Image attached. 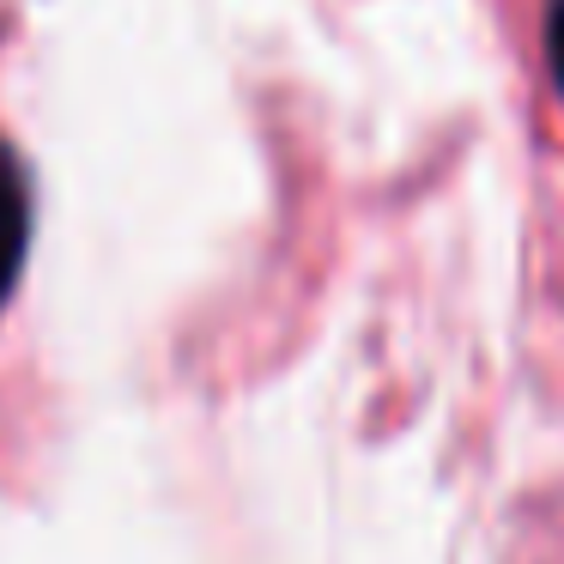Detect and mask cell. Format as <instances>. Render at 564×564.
<instances>
[{
    "instance_id": "obj_1",
    "label": "cell",
    "mask_w": 564,
    "mask_h": 564,
    "mask_svg": "<svg viewBox=\"0 0 564 564\" xmlns=\"http://www.w3.org/2000/svg\"><path fill=\"white\" fill-rule=\"evenodd\" d=\"M31 171L13 152V140L0 134V310L19 292V273L31 256Z\"/></svg>"
},
{
    "instance_id": "obj_2",
    "label": "cell",
    "mask_w": 564,
    "mask_h": 564,
    "mask_svg": "<svg viewBox=\"0 0 564 564\" xmlns=\"http://www.w3.org/2000/svg\"><path fill=\"white\" fill-rule=\"evenodd\" d=\"M546 62H552V86L564 98V0H552V13H546Z\"/></svg>"
}]
</instances>
